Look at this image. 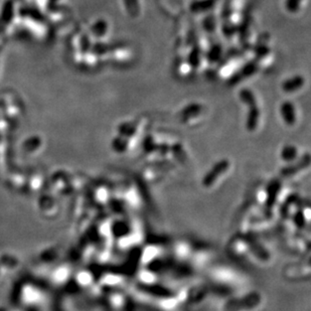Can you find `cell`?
Listing matches in <instances>:
<instances>
[{"label":"cell","mask_w":311,"mask_h":311,"mask_svg":"<svg viewBox=\"0 0 311 311\" xmlns=\"http://www.w3.org/2000/svg\"><path fill=\"white\" fill-rule=\"evenodd\" d=\"M303 0H285V9L290 13H296L301 7V2Z\"/></svg>","instance_id":"obj_16"},{"label":"cell","mask_w":311,"mask_h":311,"mask_svg":"<svg viewBox=\"0 0 311 311\" xmlns=\"http://www.w3.org/2000/svg\"><path fill=\"white\" fill-rule=\"evenodd\" d=\"M280 114L283 121L288 125L296 122V109L291 101H284L280 106Z\"/></svg>","instance_id":"obj_4"},{"label":"cell","mask_w":311,"mask_h":311,"mask_svg":"<svg viewBox=\"0 0 311 311\" xmlns=\"http://www.w3.org/2000/svg\"><path fill=\"white\" fill-rule=\"evenodd\" d=\"M259 118H260V108L258 107V105L249 107L246 126L250 131H253L257 128V125L259 123Z\"/></svg>","instance_id":"obj_9"},{"label":"cell","mask_w":311,"mask_h":311,"mask_svg":"<svg viewBox=\"0 0 311 311\" xmlns=\"http://www.w3.org/2000/svg\"><path fill=\"white\" fill-rule=\"evenodd\" d=\"M253 52H254V59L257 60L258 62H261L265 60L271 53V48L269 47V45L266 42L260 41L258 43H256L253 47Z\"/></svg>","instance_id":"obj_11"},{"label":"cell","mask_w":311,"mask_h":311,"mask_svg":"<svg viewBox=\"0 0 311 311\" xmlns=\"http://www.w3.org/2000/svg\"><path fill=\"white\" fill-rule=\"evenodd\" d=\"M222 35L227 40H232L238 34V24L233 22L231 20L223 21L221 24Z\"/></svg>","instance_id":"obj_8"},{"label":"cell","mask_w":311,"mask_h":311,"mask_svg":"<svg viewBox=\"0 0 311 311\" xmlns=\"http://www.w3.org/2000/svg\"><path fill=\"white\" fill-rule=\"evenodd\" d=\"M203 112V106L199 103L192 102L188 105H187L182 111H181V117L184 121H187L191 118L198 117L201 115Z\"/></svg>","instance_id":"obj_7"},{"label":"cell","mask_w":311,"mask_h":311,"mask_svg":"<svg viewBox=\"0 0 311 311\" xmlns=\"http://www.w3.org/2000/svg\"><path fill=\"white\" fill-rule=\"evenodd\" d=\"M239 98L241 102L248 107L257 105V98L251 89L243 88L239 91Z\"/></svg>","instance_id":"obj_12"},{"label":"cell","mask_w":311,"mask_h":311,"mask_svg":"<svg viewBox=\"0 0 311 311\" xmlns=\"http://www.w3.org/2000/svg\"><path fill=\"white\" fill-rule=\"evenodd\" d=\"M216 0H192L189 3V10L194 14L207 13L214 9Z\"/></svg>","instance_id":"obj_6"},{"label":"cell","mask_w":311,"mask_h":311,"mask_svg":"<svg viewBox=\"0 0 311 311\" xmlns=\"http://www.w3.org/2000/svg\"><path fill=\"white\" fill-rule=\"evenodd\" d=\"M202 27L207 34H215L218 28V19L214 14H207L202 21Z\"/></svg>","instance_id":"obj_10"},{"label":"cell","mask_w":311,"mask_h":311,"mask_svg":"<svg viewBox=\"0 0 311 311\" xmlns=\"http://www.w3.org/2000/svg\"><path fill=\"white\" fill-rule=\"evenodd\" d=\"M204 58V53L202 47L199 43H195L190 46V51L187 56V62L189 68L192 70H196L201 67L202 60Z\"/></svg>","instance_id":"obj_3"},{"label":"cell","mask_w":311,"mask_h":311,"mask_svg":"<svg viewBox=\"0 0 311 311\" xmlns=\"http://www.w3.org/2000/svg\"><path fill=\"white\" fill-rule=\"evenodd\" d=\"M234 13V9L233 6L230 2H226L224 4V6L222 7L221 10V14H220V19L222 21H227V20H231L232 15Z\"/></svg>","instance_id":"obj_17"},{"label":"cell","mask_w":311,"mask_h":311,"mask_svg":"<svg viewBox=\"0 0 311 311\" xmlns=\"http://www.w3.org/2000/svg\"><path fill=\"white\" fill-rule=\"evenodd\" d=\"M304 84H305L304 77H302L301 75H295V76H292L290 78L285 79L282 82L281 88L283 92L290 94V93H295L299 91L300 89H302Z\"/></svg>","instance_id":"obj_2"},{"label":"cell","mask_w":311,"mask_h":311,"mask_svg":"<svg viewBox=\"0 0 311 311\" xmlns=\"http://www.w3.org/2000/svg\"><path fill=\"white\" fill-rule=\"evenodd\" d=\"M123 3L130 18L135 19L140 14L141 8L139 0H123Z\"/></svg>","instance_id":"obj_13"},{"label":"cell","mask_w":311,"mask_h":311,"mask_svg":"<svg viewBox=\"0 0 311 311\" xmlns=\"http://www.w3.org/2000/svg\"><path fill=\"white\" fill-rule=\"evenodd\" d=\"M107 30H108V23L104 20L97 21L92 26L93 35H95L98 38L104 37L107 34Z\"/></svg>","instance_id":"obj_14"},{"label":"cell","mask_w":311,"mask_h":311,"mask_svg":"<svg viewBox=\"0 0 311 311\" xmlns=\"http://www.w3.org/2000/svg\"><path fill=\"white\" fill-rule=\"evenodd\" d=\"M118 48H120V44L119 43H116V44H108V43H101V42H98L95 44V47L94 50L96 53L98 54H105L107 52H110V51H114V50H118Z\"/></svg>","instance_id":"obj_15"},{"label":"cell","mask_w":311,"mask_h":311,"mask_svg":"<svg viewBox=\"0 0 311 311\" xmlns=\"http://www.w3.org/2000/svg\"><path fill=\"white\" fill-rule=\"evenodd\" d=\"M260 70V62L253 59L248 61L246 63H244L240 70L233 73L232 76H230L227 80V85L230 87H234L241 83L242 81L249 79L253 76H255Z\"/></svg>","instance_id":"obj_1"},{"label":"cell","mask_w":311,"mask_h":311,"mask_svg":"<svg viewBox=\"0 0 311 311\" xmlns=\"http://www.w3.org/2000/svg\"><path fill=\"white\" fill-rule=\"evenodd\" d=\"M119 130H120V132L122 134H124L125 136H132L136 132V127L132 123L126 122V123H123L120 125Z\"/></svg>","instance_id":"obj_18"},{"label":"cell","mask_w":311,"mask_h":311,"mask_svg":"<svg viewBox=\"0 0 311 311\" xmlns=\"http://www.w3.org/2000/svg\"><path fill=\"white\" fill-rule=\"evenodd\" d=\"M224 47L221 43L219 42H215L212 43L208 48L207 51L205 54V59L207 60V62L210 64H215V63H219L224 56Z\"/></svg>","instance_id":"obj_5"}]
</instances>
